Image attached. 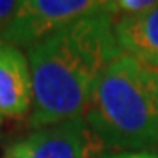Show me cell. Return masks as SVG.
<instances>
[{"instance_id": "1", "label": "cell", "mask_w": 158, "mask_h": 158, "mask_svg": "<svg viewBox=\"0 0 158 158\" xmlns=\"http://www.w3.org/2000/svg\"><path fill=\"white\" fill-rule=\"evenodd\" d=\"M114 23L116 16L111 12L93 14L27 49L34 85L30 127L44 128L85 114L102 72L123 55Z\"/></svg>"}, {"instance_id": "2", "label": "cell", "mask_w": 158, "mask_h": 158, "mask_svg": "<svg viewBox=\"0 0 158 158\" xmlns=\"http://www.w3.org/2000/svg\"><path fill=\"white\" fill-rule=\"evenodd\" d=\"M85 118L107 149L158 144V69L119 55L93 86Z\"/></svg>"}, {"instance_id": "3", "label": "cell", "mask_w": 158, "mask_h": 158, "mask_svg": "<svg viewBox=\"0 0 158 158\" xmlns=\"http://www.w3.org/2000/svg\"><path fill=\"white\" fill-rule=\"evenodd\" d=\"M100 12L114 14L111 0H19L16 16L0 39L28 49L53 32Z\"/></svg>"}, {"instance_id": "4", "label": "cell", "mask_w": 158, "mask_h": 158, "mask_svg": "<svg viewBox=\"0 0 158 158\" xmlns=\"http://www.w3.org/2000/svg\"><path fill=\"white\" fill-rule=\"evenodd\" d=\"M106 144L100 141L85 114L37 128L16 142L7 156L14 158H95Z\"/></svg>"}, {"instance_id": "5", "label": "cell", "mask_w": 158, "mask_h": 158, "mask_svg": "<svg viewBox=\"0 0 158 158\" xmlns=\"http://www.w3.org/2000/svg\"><path fill=\"white\" fill-rule=\"evenodd\" d=\"M34 106L32 70L21 48L0 39V114L25 118Z\"/></svg>"}, {"instance_id": "6", "label": "cell", "mask_w": 158, "mask_h": 158, "mask_svg": "<svg viewBox=\"0 0 158 158\" xmlns=\"http://www.w3.org/2000/svg\"><path fill=\"white\" fill-rule=\"evenodd\" d=\"M114 34L123 55L158 69V6L141 14L116 16Z\"/></svg>"}, {"instance_id": "7", "label": "cell", "mask_w": 158, "mask_h": 158, "mask_svg": "<svg viewBox=\"0 0 158 158\" xmlns=\"http://www.w3.org/2000/svg\"><path fill=\"white\" fill-rule=\"evenodd\" d=\"M158 6V0H111L114 16L141 14Z\"/></svg>"}, {"instance_id": "8", "label": "cell", "mask_w": 158, "mask_h": 158, "mask_svg": "<svg viewBox=\"0 0 158 158\" xmlns=\"http://www.w3.org/2000/svg\"><path fill=\"white\" fill-rule=\"evenodd\" d=\"M19 0H0V35L9 27L12 18L16 16Z\"/></svg>"}, {"instance_id": "9", "label": "cell", "mask_w": 158, "mask_h": 158, "mask_svg": "<svg viewBox=\"0 0 158 158\" xmlns=\"http://www.w3.org/2000/svg\"><path fill=\"white\" fill-rule=\"evenodd\" d=\"M104 158H158L156 153L153 151H123L116 153V155H109Z\"/></svg>"}, {"instance_id": "10", "label": "cell", "mask_w": 158, "mask_h": 158, "mask_svg": "<svg viewBox=\"0 0 158 158\" xmlns=\"http://www.w3.org/2000/svg\"><path fill=\"white\" fill-rule=\"evenodd\" d=\"M0 127H2V114H0Z\"/></svg>"}, {"instance_id": "11", "label": "cell", "mask_w": 158, "mask_h": 158, "mask_svg": "<svg viewBox=\"0 0 158 158\" xmlns=\"http://www.w3.org/2000/svg\"><path fill=\"white\" fill-rule=\"evenodd\" d=\"M6 158H14V156H6Z\"/></svg>"}]
</instances>
